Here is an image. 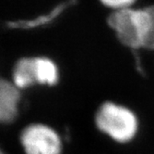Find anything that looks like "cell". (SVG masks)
<instances>
[{
  "mask_svg": "<svg viewBox=\"0 0 154 154\" xmlns=\"http://www.w3.org/2000/svg\"><path fill=\"white\" fill-rule=\"evenodd\" d=\"M108 24L123 45L135 49L144 48L149 27L145 8L116 10L108 17Z\"/></svg>",
  "mask_w": 154,
  "mask_h": 154,
  "instance_id": "6da1fadb",
  "label": "cell"
},
{
  "mask_svg": "<svg viewBox=\"0 0 154 154\" xmlns=\"http://www.w3.org/2000/svg\"><path fill=\"white\" fill-rule=\"evenodd\" d=\"M95 123L99 130L120 143L130 141L137 131V120L132 111L112 102L99 108Z\"/></svg>",
  "mask_w": 154,
  "mask_h": 154,
  "instance_id": "7a4b0ae2",
  "label": "cell"
},
{
  "mask_svg": "<svg viewBox=\"0 0 154 154\" xmlns=\"http://www.w3.org/2000/svg\"><path fill=\"white\" fill-rule=\"evenodd\" d=\"M20 143L25 154H61L62 139L58 133L44 123H32L20 134Z\"/></svg>",
  "mask_w": 154,
  "mask_h": 154,
  "instance_id": "3957f363",
  "label": "cell"
},
{
  "mask_svg": "<svg viewBox=\"0 0 154 154\" xmlns=\"http://www.w3.org/2000/svg\"><path fill=\"white\" fill-rule=\"evenodd\" d=\"M20 92L15 85L0 78V123H9L19 114Z\"/></svg>",
  "mask_w": 154,
  "mask_h": 154,
  "instance_id": "277c9868",
  "label": "cell"
},
{
  "mask_svg": "<svg viewBox=\"0 0 154 154\" xmlns=\"http://www.w3.org/2000/svg\"><path fill=\"white\" fill-rule=\"evenodd\" d=\"M12 83L20 90L36 85L34 57L22 58L17 61L13 69Z\"/></svg>",
  "mask_w": 154,
  "mask_h": 154,
  "instance_id": "5b68a950",
  "label": "cell"
},
{
  "mask_svg": "<svg viewBox=\"0 0 154 154\" xmlns=\"http://www.w3.org/2000/svg\"><path fill=\"white\" fill-rule=\"evenodd\" d=\"M36 83L39 85L54 86L58 83L59 73L57 65L46 57H34Z\"/></svg>",
  "mask_w": 154,
  "mask_h": 154,
  "instance_id": "8992f818",
  "label": "cell"
},
{
  "mask_svg": "<svg viewBox=\"0 0 154 154\" xmlns=\"http://www.w3.org/2000/svg\"><path fill=\"white\" fill-rule=\"evenodd\" d=\"M70 3L69 2H66L63 3L61 5H59L57 8H54L51 13L47 14V15L43 16V18H38L36 20H32V21H19V22H13L12 23V27H18V28H34L37 27L39 25H43L45 22L51 21L53 19L57 18V16H58L59 14L69 5Z\"/></svg>",
  "mask_w": 154,
  "mask_h": 154,
  "instance_id": "52a82bcc",
  "label": "cell"
},
{
  "mask_svg": "<svg viewBox=\"0 0 154 154\" xmlns=\"http://www.w3.org/2000/svg\"><path fill=\"white\" fill-rule=\"evenodd\" d=\"M145 10L148 14L149 27L144 48L154 49V5L145 8Z\"/></svg>",
  "mask_w": 154,
  "mask_h": 154,
  "instance_id": "ba28073f",
  "label": "cell"
},
{
  "mask_svg": "<svg viewBox=\"0 0 154 154\" xmlns=\"http://www.w3.org/2000/svg\"><path fill=\"white\" fill-rule=\"evenodd\" d=\"M100 2L107 8H113L116 10L128 8L132 6L136 0H100Z\"/></svg>",
  "mask_w": 154,
  "mask_h": 154,
  "instance_id": "9c48e42d",
  "label": "cell"
},
{
  "mask_svg": "<svg viewBox=\"0 0 154 154\" xmlns=\"http://www.w3.org/2000/svg\"><path fill=\"white\" fill-rule=\"evenodd\" d=\"M0 154H6V153H5V152H4V151L1 149H0Z\"/></svg>",
  "mask_w": 154,
  "mask_h": 154,
  "instance_id": "30bf717a",
  "label": "cell"
}]
</instances>
